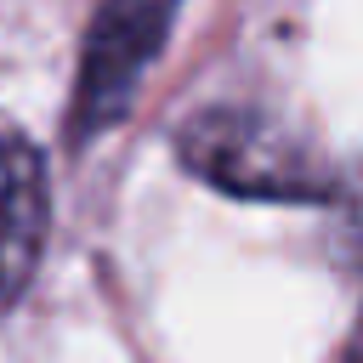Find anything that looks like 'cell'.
I'll list each match as a JSON object with an SVG mask.
<instances>
[{
    "label": "cell",
    "instance_id": "obj_2",
    "mask_svg": "<svg viewBox=\"0 0 363 363\" xmlns=\"http://www.w3.org/2000/svg\"><path fill=\"white\" fill-rule=\"evenodd\" d=\"M182 0H102L91 28H85V51H79V85L68 102V136L91 142L108 125H119L153 68V57L170 40Z\"/></svg>",
    "mask_w": 363,
    "mask_h": 363
},
{
    "label": "cell",
    "instance_id": "obj_4",
    "mask_svg": "<svg viewBox=\"0 0 363 363\" xmlns=\"http://www.w3.org/2000/svg\"><path fill=\"white\" fill-rule=\"evenodd\" d=\"M340 363H363V318H357V329H352V340H346V357Z\"/></svg>",
    "mask_w": 363,
    "mask_h": 363
},
{
    "label": "cell",
    "instance_id": "obj_3",
    "mask_svg": "<svg viewBox=\"0 0 363 363\" xmlns=\"http://www.w3.org/2000/svg\"><path fill=\"white\" fill-rule=\"evenodd\" d=\"M45 221H51L45 159L11 119H0V312L28 289L45 250Z\"/></svg>",
    "mask_w": 363,
    "mask_h": 363
},
{
    "label": "cell",
    "instance_id": "obj_5",
    "mask_svg": "<svg viewBox=\"0 0 363 363\" xmlns=\"http://www.w3.org/2000/svg\"><path fill=\"white\" fill-rule=\"evenodd\" d=\"M357 227H363V199H357Z\"/></svg>",
    "mask_w": 363,
    "mask_h": 363
},
{
    "label": "cell",
    "instance_id": "obj_1",
    "mask_svg": "<svg viewBox=\"0 0 363 363\" xmlns=\"http://www.w3.org/2000/svg\"><path fill=\"white\" fill-rule=\"evenodd\" d=\"M176 153L199 182L233 199L318 204L340 193L323 153L267 108H204L176 130Z\"/></svg>",
    "mask_w": 363,
    "mask_h": 363
}]
</instances>
